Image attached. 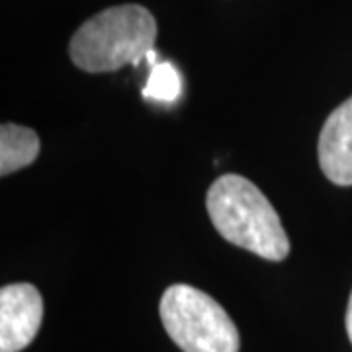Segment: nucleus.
I'll return each instance as SVG.
<instances>
[{
  "label": "nucleus",
  "instance_id": "f03ea898",
  "mask_svg": "<svg viewBox=\"0 0 352 352\" xmlns=\"http://www.w3.org/2000/svg\"><path fill=\"white\" fill-rule=\"evenodd\" d=\"M155 39L153 14L139 4H124L87 20L71 39L69 53L73 63L87 73H112L141 63Z\"/></svg>",
  "mask_w": 352,
  "mask_h": 352
},
{
  "label": "nucleus",
  "instance_id": "0eeeda50",
  "mask_svg": "<svg viewBox=\"0 0 352 352\" xmlns=\"http://www.w3.org/2000/svg\"><path fill=\"white\" fill-rule=\"evenodd\" d=\"M180 75L170 63L153 65L149 80L143 88V96L157 102H175L180 96Z\"/></svg>",
  "mask_w": 352,
  "mask_h": 352
},
{
  "label": "nucleus",
  "instance_id": "39448f33",
  "mask_svg": "<svg viewBox=\"0 0 352 352\" xmlns=\"http://www.w3.org/2000/svg\"><path fill=\"white\" fill-rule=\"evenodd\" d=\"M317 151L323 175L337 186H352V96L331 112Z\"/></svg>",
  "mask_w": 352,
  "mask_h": 352
},
{
  "label": "nucleus",
  "instance_id": "f257e3e1",
  "mask_svg": "<svg viewBox=\"0 0 352 352\" xmlns=\"http://www.w3.org/2000/svg\"><path fill=\"white\" fill-rule=\"evenodd\" d=\"M206 206L217 233L229 243L272 263L289 254V239L276 210L245 176H219L208 190Z\"/></svg>",
  "mask_w": 352,
  "mask_h": 352
},
{
  "label": "nucleus",
  "instance_id": "423d86ee",
  "mask_svg": "<svg viewBox=\"0 0 352 352\" xmlns=\"http://www.w3.org/2000/svg\"><path fill=\"white\" fill-rule=\"evenodd\" d=\"M38 133L30 127L2 124L0 127V175L8 176L32 164L39 155Z\"/></svg>",
  "mask_w": 352,
  "mask_h": 352
},
{
  "label": "nucleus",
  "instance_id": "7ed1b4c3",
  "mask_svg": "<svg viewBox=\"0 0 352 352\" xmlns=\"http://www.w3.org/2000/svg\"><path fill=\"white\" fill-rule=\"evenodd\" d=\"M164 331L182 352H239V331L212 296L175 284L161 298Z\"/></svg>",
  "mask_w": 352,
  "mask_h": 352
},
{
  "label": "nucleus",
  "instance_id": "20e7f679",
  "mask_svg": "<svg viewBox=\"0 0 352 352\" xmlns=\"http://www.w3.org/2000/svg\"><path fill=\"white\" fill-rule=\"evenodd\" d=\"M43 321V300L34 284L0 289V352H20L32 344Z\"/></svg>",
  "mask_w": 352,
  "mask_h": 352
},
{
  "label": "nucleus",
  "instance_id": "6e6552de",
  "mask_svg": "<svg viewBox=\"0 0 352 352\" xmlns=\"http://www.w3.org/2000/svg\"><path fill=\"white\" fill-rule=\"evenodd\" d=\"M346 333H349V339L352 342V292L351 300H349V307H346Z\"/></svg>",
  "mask_w": 352,
  "mask_h": 352
}]
</instances>
